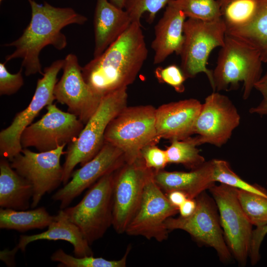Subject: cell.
Here are the masks:
<instances>
[{"instance_id":"6da1fadb","label":"cell","mask_w":267,"mask_h":267,"mask_svg":"<svg viewBox=\"0 0 267 267\" xmlns=\"http://www.w3.org/2000/svg\"><path fill=\"white\" fill-rule=\"evenodd\" d=\"M148 55L141 24L132 23L99 56L82 67L84 79L97 95H105L134 83Z\"/></svg>"},{"instance_id":"7a4b0ae2","label":"cell","mask_w":267,"mask_h":267,"mask_svg":"<svg viewBox=\"0 0 267 267\" xmlns=\"http://www.w3.org/2000/svg\"><path fill=\"white\" fill-rule=\"evenodd\" d=\"M28 1L31 9L30 22L18 39L5 44L15 48L5 56V62L22 59L21 67L26 76L43 75L39 59L42 50L49 45L57 50L64 49L67 42L61 30L70 24L83 25L88 19L71 7H55L46 1L42 4L34 0Z\"/></svg>"},{"instance_id":"3957f363","label":"cell","mask_w":267,"mask_h":267,"mask_svg":"<svg viewBox=\"0 0 267 267\" xmlns=\"http://www.w3.org/2000/svg\"><path fill=\"white\" fill-rule=\"evenodd\" d=\"M127 89H120L103 96L98 108L85 125L78 137L69 143L62 166L63 185L69 181L77 165L83 166L101 149L108 124L127 106Z\"/></svg>"},{"instance_id":"277c9868","label":"cell","mask_w":267,"mask_h":267,"mask_svg":"<svg viewBox=\"0 0 267 267\" xmlns=\"http://www.w3.org/2000/svg\"><path fill=\"white\" fill-rule=\"evenodd\" d=\"M263 63L259 52L241 40L226 34L213 71L214 91L227 90L243 83V98L247 99L262 77Z\"/></svg>"},{"instance_id":"5b68a950","label":"cell","mask_w":267,"mask_h":267,"mask_svg":"<svg viewBox=\"0 0 267 267\" xmlns=\"http://www.w3.org/2000/svg\"><path fill=\"white\" fill-rule=\"evenodd\" d=\"M156 109L151 105L125 107L109 123L104 142L121 149L126 163L140 157L141 149L159 141L155 126Z\"/></svg>"},{"instance_id":"8992f818","label":"cell","mask_w":267,"mask_h":267,"mask_svg":"<svg viewBox=\"0 0 267 267\" xmlns=\"http://www.w3.org/2000/svg\"><path fill=\"white\" fill-rule=\"evenodd\" d=\"M226 31L222 18L210 21L190 18L185 20L184 42L179 55L180 68L186 78L204 73L214 89L213 71L207 67L208 59L214 48L223 46Z\"/></svg>"},{"instance_id":"52a82bcc","label":"cell","mask_w":267,"mask_h":267,"mask_svg":"<svg viewBox=\"0 0 267 267\" xmlns=\"http://www.w3.org/2000/svg\"><path fill=\"white\" fill-rule=\"evenodd\" d=\"M115 172L104 176L91 185L76 205L63 209L90 245L101 238L112 225Z\"/></svg>"},{"instance_id":"ba28073f","label":"cell","mask_w":267,"mask_h":267,"mask_svg":"<svg viewBox=\"0 0 267 267\" xmlns=\"http://www.w3.org/2000/svg\"><path fill=\"white\" fill-rule=\"evenodd\" d=\"M237 188L221 183L209 190L217 205L221 225L231 255L241 266H245L249 255L252 224L244 212Z\"/></svg>"},{"instance_id":"9c48e42d","label":"cell","mask_w":267,"mask_h":267,"mask_svg":"<svg viewBox=\"0 0 267 267\" xmlns=\"http://www.w3.org/2000/svg\"><path fill=\"white\" fill-rule=\"evenodd\" d=\"M63 64L64 59H59L44 69L43 77L37 81L35 93L29 105L17 113L11 124L0 132V154L2 157L10 161L21 152L23 148L20 136L22 132L44 107L55 100L54 88Z\"/></svg>"},{"instance_id":"30bf717a","label":"cell","mask_w":267,"mask_h":267,"mask_svg":"<svg viewBox=\"0 0 267 267\" xmlns=\"http://www.w3.org/2000/svg\"><path fill=\"white\" fill-rule=\"evenodd\" d=\"M195 199L194 212L187 217L169 218L165 223L166 228L169 231L181 229L187 232L198 243L213 248L221 262H229L232 255L225 240L214 199L205 191Z\"/></svg>"},{"instance_id":"8fae6325","label":"cell","mask_w":267,"mask_h":267,"mask_svg":"<svg viewBox=\"0 0 267 267\" xmlns=\"http://www.w3.org/2000/svg\"><path fill=\"white\" fill-rule=\"evenodd\" d=\"M46 108L47 112L42 118L22 132L20 143L23 148L51 151L73 141L83 129L84 124L76 115L62 111L55 104Z\"/></svg>"},{"instance_id":"7c38bea8","label":"cell","mask_w":267,"mask_h":267,"mask_svg":"<svg viewBox=\"0 0 267 267\" xmlns=\"http://www.w3.org/2000/svg\"><path fill=\"white\" fill-rule=\"evenodd\" d=\"M66 145L45 152H33L23 148L10 162L11 167L30 182L33 187L31 207H36L43 196L62 183L63 169L60 158L66 153Z\"/></svg>"},{"instance_id":"4fadbf2b","label":"cell","mask_w":267,"mask_h":267,"mask_svg":"<svg viewBox=\"0 0 267 267\" xmlns=\"http://www.w3.org/2000/svg\"><path fill=\"white\" fill-rule=\"evenodd\" d=\"M153 170L140 157L125 163L114 172L112 225L118 233L125 232L141 200L146 180Z\"/></svg>"},{"instance_id":"5bb4252c","label":"cell","mask_w":267,"mask_h":267,"mask_svg":"<svg viewBox=\"0 0 267 267\" xmlns=\"http://www.w3.org/2000/svg\"><path fill=\"white\" fill-rule=\"evenodd\" d=\"M153 174L154 171L146 180L139 207L125 232L162 242L168 237L165 221L178 213V208L170 203L155 182Z\"/></svg>"},{"instance_id":"9a60e30c","label":"cell","mask_w":267,"mask_h":267,"mask_svg":"<svg viewBox=\"0 0 267 267\" xmlns=\"http://www.w3.org/2000/svg\"><path fill=\"white\" fill-rule=\"evenodd\" d=\"M240 122V115L230 99L214 91L202 103L194 133L197 134L200 145L209 143L221 147L228 141Z\"/></svg>"},{"instance_id":"2e32d148","label":"cell","mask_w":267,"mask_h":267,"mask_svg":"<svg viewBox=\"0 0 267 267\" xmlns=\"http://www.w3.org/2000/svg\"><path fill=\"white\" fill-rule=\"evenodd\" d=\"M63 74L53 90L55 100L68 107L85 125L98 108L102 97L96 94L85 81L77 56L64 59Z\"/></svg>"},{"instance_id":"e0dca14e","label":"cell","mask_w":267,"mask_h":267,"mask_svg":"<svg viewBox=\"0 0 267 267\" xmlns=\"http://www.w3.org/2000/svg\"><path fill=\"white\" fill-rule=\"evenodd\" d=\"M126 163L123 151L104 142L98 153L90 161L73 172L70 180L52 196L60 202L61 209L66 208L86 189L104 176L116 171Z\"/></svg>"},{"instance_id":"ac0fdd59","label":"cell","mask_w":267,"mask_h":267,"mask_svg":"<svg viewBox=\"0 0 267 267\" xmlns=\"http://www.w3.org/2000/svg\"><path fill=\"white\" fill-rule=\"evenodd\" d=\"M201 105L198 100L189 98L159 106L155 113L158 136L171 141L190 137L194 134V126Z\"/></svg>"},{"instance_id":"d6986e66","label":"cell","mask_w":267,"mask_h":267,"mask_svg":"<svg viewBox=\"0 0 267 267\" xmlns=\"http://www.w3.org/2000/svg\"><path fill=\"white\" fill-rule=\"evenodd\" d=\"M213 159L205 161L190 172L154 171L155 182L165 193L173 190L183 192L188 198L195 199L215 184Z\"/></svg>"},{"instance_id":"ffe728a7","label":"cell","mask_w":267,"mask_h":267,"mask_svg":"<svg viewBox=\"0 0 267 267\" xmlns=\"http://www.w3.org/2000/svg\"><path fill=\"white\" fill-rule=\"evenodd\" d=\"M132 23L129 14L124 9L116 7L108 0H96L93 17V58L101 55Z\"/></svg>"},{"instance_id":"44dd1931","label":"cell","mask_w":267,"mask_h":267,"mask_svg":"<svg viewBox=\"0 0 267 267\" xmlns=\"http://www.w3.org/2000/svg\"><path fill=\"white\" fill-rule=\"evenodd\" d=\"M186 18L178 8L169 4L167 5L154 28L155 38L151 45L154 51V64L163 62L173 53L180 54L184 39L183 26Z\"/></svg>"},{"instance_id":"7402d4cb","label":"cell","mask_w":267,"mask_h":267,"mask_svg":"<svg viewBox=\"0 0 267 267\" xmlns=\"http://www.w3.org/2000/svg\"><path fill=\"white\" fill-rule=\"evenodd\" d=\"M47 229L42 233L31 235H21L17 245L12 250L4 253L13 258L18 250H25L27 245L39 240H64L70 243L74 247L76 257L92 256L93 253L89 244L85 239L78 227L68 219L63 209L58 211L54 217Z\"/></svg>"},{"instance_id":"603a6c76","label":"cell","mask_w":267,"mask_h":267,"mask_svg":"<svg viewBox=\"0 0 267 267\" xmlns=\"http://www.w3.org/2000/svg\"><path fill=\"white\" fill-rule=\"evenodd\" d=\"M33 187L19 175L6 158L0 161V206L2 208L25 210L30 207Z\"/></svg>"},{"instance_id":"cb8c5ba5","label":"cell","mask_w":267,"mask_h":267,"mask_svg":"<svg viewBox=\"0 0 267 267\" xmlns=\"http://www.w3.org/2000/svg\"><path fill=\"white\" fill-rule=\"evenodd\" d=\"M54 217L43 207L29 211L2 208L0 210V228L19 231L43 229L48 226Z\"/></svg>"},{"instance_id":"d4e9b609","label":"cell","mask_w":267,"mask_h":267,"mask_svg":"<svg viewBox=\"0 0 267 267\" xmlns=\"http://www.w3.org/2000/svg\"><path fill=\"white\" fill-rule=\"evenodd\" d=\"M260 0H230L221 8L226 34L232 35L250 26L257 18Z\"/></svg>"},{"instance_id":"484cf974","label":"cell","mask_w":267,"mask_h":267,"mask_svg":"<svg viewBox=\"0 0 267 267\" xmlns=\"http://www.w3.org/2000/svg\"><path fill=\"white\" fill-rule=\"evenodd\" d=\"M258 15L247 29L232 35L255 48L263 62L267 63V0H260Z\"/></svg>"},{"instance_id":"4316f807","label":"cell","mask_w":267,"mask_h":267,"mask_svg":"<svg viewBox=\"0 0 267 267\" xmlns=\"http://www.w3.org/2000/svg\"><path fill=\"white\" fill-rule=\"evenodd\" d=\"M199 145L196 136L171 140L166 149L168 163L180 164L190 170L197 168L206 161L197 148Z\"/></svg>"},{"instance_id":"83f0119b","label":"cell","mask_w":267,"mask_h":267,"mask_svg":"<svg viewBox=\"0 0 267 267\" xmlns=\"http://www.w3.org/2000/svg\"><path fill=\"white\" fill-rule=\"evenodd\" d=\"M168 4L181 10L188 18L205 21L222 18L218 0H171Z\"/></svg>"},{"instance_id":"f1b7e54d","label":"cell","mask_w":267,"mask_h":267,"mask_svg":"<svg viewBox=\"0 0 267 267\" xmlns=\"http://www.w3.org/2000/svg\"><path fill=\"white\" fill-rule=\"evenodd\" d=\"M131 248L127 249L124 256L118 260H107L101 257L95 258L92 256L82 257H73L59 249L54 252L51 260L58 262L60 267H125Z\"/></svg>"},{"instance_id":"f546056e","label":"cell","mask_w":267,"mask_h":267,"mask_svg":"<svg viewBox=\"0 0 267 267\" xmlns=\"http://www.w3.org/2000/svg\"><path fill=\"white\" fill-rule=\"evenodd\" d=\"M240 204L252 225H267V198L247 191L237 189Z\"/></svg>"},{"instance_id":"4dcf8cb0","label":"cell","mask_w":267,"mask_h":267,"mask_svg":"<svg viewBox=\"0 0 267 267\" xmlns=\"http://www.w3.org/2000/svg\"><path fill=\"white\" fill-rule=\"evenodd\" d=\"M214 178L215 182L226 184L235 188L255 193L267 198V190L257 184H251L243 180L231 169L228 162L222 159H213Z\"/></svg>"},{"instance_id":"1f68e13d","label":"cell","mask_w":267,"mask_h":267,"mask_svg":"<svg viewBox=\"0 0 267 267\" xmlns=\"http://www.w3.org/2000/svg\"><path fill=\"white\" fill-rule=\"evenodd\" d=\"M171 0H127L125 7L132 22L140 23L142 14L149 13L148 22L152 23L157 12L166 5Z\"/></svg>"},{"instance_id":"d6a6232c","label":"cell","mask_w":267,"mask_h":267,"mask_svg":"<svg viewBox=\"0 0 267 267\" xmlns=\"http://www.w3.org/2000/svg\"><path fill=\"white\" fill-rule=\"evenodd\" d=\"M155 74L160 82L168 84L178 92L184 91L183 83L186 78L181 69L177 65L172 64L165 68L159 67L156 69Z\"/></svg>"},{"instance_id":"836d02e7","label":"cell","mask_w":267,"mask_h":267,"mask_svg":"<svg viewBox=\"0 0 267 267\" xmlns=\"http://www.w3.org/2000/svg\"><path fill=\"white\" fill-rule=\"evenodd\" d=\"M5 62L0 63V94L10 95L17 92L24 84L23 68L15 73L8 72Z\"/></svg>"},{"instance_id":"e575fe53","label":"cell","mask_w":267,"mask_h":267,"mask_svg":"<svg viewBox=\"0 0 267 267\" xmlns=\"http://www.w3.org/2000/svg\"><path fill=\"white\" fill-rule=\"evenodd\" d=\"M146 167L154 171L164 170L168 163L166 150H162L156 144H152L143 147L140 152Z\"/></svg>"},{"instance_id":"d590c367","label":"cell","mask_w":267,"mask_h":267,"mask_svg":"<svg viewBox=\"0 0 267 267\" xmlns=\"http://www.w3.org/2000/svg\"><path fill=\"white\" fill-rule=\"evenodd\" d=\"M267 234V225L256 227L253 230L249 256L253 266L256 265L260 259V248L261 243Z\"/></svg>"},{"instance_id":"8d00e7d4","label":"cell","mask_w":267,"mask_h":267,"mask_svg":"<svg viewBox=\"0 0 267 267\" xmlns=\"http://www.w3.org/2000/svg\"><path fill=\"white\" fill-rule=\"evenodd\" d=\"M254 89L259 91L262 95L261 101L257 106L252 107L249 110L251 114L260 116L267 115V72L262 76L256 83Z\"/></svg>"},{"instance_id":"74e56055","label":"cell","mask_w":267,"mask_h":267,"mask_svg":"<svg viewBox=\"0 0 267 267\" xmlns=\"http://www.w3.org/2000/svg\"><path fill=\"white\" fill-rule=\"evenodd\" d=\"M197 203L196 199L187 198L178 208L180 216L187 217L195 211Z\"/></svg>"},{"instance_id":"f35d334b","label":"cell","mask_w":267,"mask_h":267,"mask_svg":"<svg viewBox=\"0 0 267 267\" xmlns=\"http://www.w3.org/2000/svg\"><path fill=\"white\" fill-rule=\"evenodd\" d=\"M165 194L170 203L178 208L188 198L183 192L179 190H173Z\"/></svg>"},{"instance_id":"ab89813d","label":"cell","mask_w":267,"mask_h":267,"mask_svg":"<svg viewBox=\"0 0 267 267\" xmlns=\"http://www.w3.org/2000/svg\"><path fill=\"white\" fill-rule=\"evenodd\" d=\"M110 3L116 7L124 9L127 0H108Z\"/></svg>"},{"instance_id":"60d3db41","label":"cell","mask_w":267,"mask_h":267,"mask_svg":"<svg viewBox=\"0 0 267 267\" xmlns=\"http://www.w3.org/2000/svg\"><path fill=\"white\" fill-rule=\"evenodd\" d=\"M221 8L227 4L230 0H218Z\"/></svg>"},{"instance_id":"b9f144b4","label":"cell","mask_w":267,"mask_h":267,"mask_svg":"<svg viewBox=\"0 0 267 267\" xmlns=\"http://www.w3.org/2000/svg\"><path fill=\"white\" fill-rule=\"evenodd\" d=\"M266 183H267V180Z\"/></svg>"},{"instance_id":"7bdbcfd3","label":"cell","mask_w":267,"mask_h":267,"mask_svg":"<svg viewBox=\"0 0 267 267\" xmlns=\"http://www.w3.org/2000/svg\"><path fill=\"white\" fill-rule=\"evenodd\" d=\"M0 0V1H1L3 0Z\"/></svg>"}]
</instances>
